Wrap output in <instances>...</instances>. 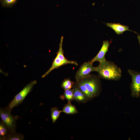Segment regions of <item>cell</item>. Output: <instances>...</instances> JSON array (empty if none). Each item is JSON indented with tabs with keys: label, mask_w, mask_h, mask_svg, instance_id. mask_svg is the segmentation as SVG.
Returning a JSON list of instances; mask_svg holds the SVG:
<instances>
[{
	"label": "cell",
	"mask_w": 140,
	"mask_h": 140,
	"mask_svg": "<svg viewBox=\"0 0 140 140\" xmlns=\"http://www.w3.org/2000/svg\"><path fill=\"white\" fill-rule=\"evenodd\" d=\"M95 71L99 78L108 80L117 81L122 76L121 68L113 62L106 60L99 62L96 67Z\"/></svg>",
	"instance_id": "1"
},
{
	"label": "cell",
	"mask_w": 140,
	"mask_h": 140,
	"mask_svg": "<svg viewBox=\"0 0 140 140\" xmlns=\"http://www.w3.org/2000/svg\"><path fill=\"white\" fill-rule=\"evenodd\" d=\"M64 37H61L59 45V50L57 55L53 60L52 65L49 69L42 76V78L45 77L54 69L57 68L64 65L71 64L78 65L77 62L75 61L69 60L65 57L62 48V44Z\"/></svg>",
	"instance_id": "2"
},
{
	"label": "cell",
	"mask_w": 140,
	"mask_h": 140,
	"mask_svg": "<svg viewBox=\"0 0 140 140\" xmlns=\"http://www.w3.org/2000/svg\"><path fill=\"white\" fill-rule=\"evenodd\" d=\"M79 80L85 86L93 98L99 95L101 91V85L99 79L97 76L90 74Z\"/></svg>",
	"instance_id": "3"
},
{
	"label": "cell",
	"mask_w": 140,
	"mask_h": 140,
	"mask_svg": "<svg viewBox=\"0 0 140 140\" xmlns=\"http://www.w3.org/2000/svg\"><path fill=\"white\" fill-rule=\"evenodd\" d=\"M11 110L8 107L5 108H1L0 116L2 121L12 132H15L16 122L18 116L12 115L11 114Z\"/></svg>",
	"instance_id": "4"
},
{
	"label": "cell",
	"mask_w": 140,
	"mask_h": 140,
	"mask_svg": "<svg viewBox=\"0 0 140 140\" xmlns=\"http://www.w3.org/2000/svg\"><path fill=\"white\" fill-rule=\"evenodd\" d=\"M37 83V81L34 80L31 81L25 87L15 96L9 105L8 107L12 109L21 103L30 92L33 86Z\"/></svg>",
	"instance_id": "5"
},
{
	"label": "cell",
	"mask_w": 140,
	"mask_h": 140,
	"mask_svg": "<svg viewBox=\"0 0 140 140\" xmlns=\"http://www.w3.org/2000/svg\"><path fill=\"white\" fill-rule=\"evenodd\" d=\"M128 72L132 79L130 86L131 95L133 97L138 98L140 96V72L130 69Z\"/></svg>",
	"instance_id": "6"
},
{
	"label": "cell",
	"mask_w": 140,
	"mask_h": 140,
	"mask_svg": "<svg viewBox=\"0 0 140 140\" xmlns=\"http://www.w3.org/2000/svg\"><path fill=\"white\" fill-rule=\"evenodd\" d=\"M95 70L96 67H94L90 61L84 62L76 73L75 78L76 81L86 77L92 72L95 71Z\"/></svg>",
	"instance_id": "7"
},
{
	"label": "cell",
	"mask_w": 140,
	"mask_h": 140,
	"mask_svg": "<svg viewBox=\"0 0 140 140\" xmlns=\"http://www.w3.org/2000/svg\"><path fill=\"white\" fill-rule=\"evenodd\" d=\"M110 45V43L108 40L103 41L99 52L96 56L89 61L90 62L93 64L94 62L96 61L101 62L106 61L105 56L108 51Z\"/></svg>",
	"instance_id": "8"
},
{
	"label": "cell",
	"mask_w": 140,
	"mask_h": 140,
	"mask_svg": "<svg viewBox=\"0 0 140 140\" xmlns=\"http://www.w3.org/2000/svg\"><path fill=\"white\" fill-rule=\"evenodd\" d=\"M106 26L112 29L117 34L120 35L126 31H130L137 33L136 32L129 29V27L126 25L117 23H106Z\"/></svg>",
	"instance_id": "9"
},
{
	"label": "cell",
	"mask_w": 140,
	"mask_h": 140,
	"mask_svg": "<svg viewBox=\"0 0 140 140\" xmlns=\"http://www.w3.org/2000/svg\"><path fill=\"white\" fill-rule=\"evenodd\" d=\"M74 99L80 103H85L89 100L85 94L75 85L72 89Z\"/></svg>",
	"instance_id": "10"
},
{
	"label": "cell",
	"mask_w": 140,
	"mask_h": 140,
	"mask_svg": "<svg viewBox=\"0 0 140 140\" xmlns=\"http://www.w3.org/2000/svg\"><path fill=\"white\" fill-rule=\"evenodd\" d=\"M62 111V112L68 114H73L78 113L75 107L71 103V101H68Z\"/></svg>",
	"instance_id": "11"
},
{
	"label": "cell",
	"mask_w": 140,
	"mask_h": 140,
	"mask_svg": "<svg viewBox=\"0 0 140 140\" xmlns=\"http://www.w3.org/2000/svg\"><path fill=\"white\" fill-rule=\"evenodd\" d=\"M75 85L85 94L89 100L93 98L92 95L87 90L85 86L80 80L76 81Z\"/></svg>",
	"instance_id": "12"
},
{
	"label": "cell",
	"mask_w": 140,
	"mask_h": 140,
	"mask_svg": "<svg viewBox=\"0 0 140 140\" xmlns=\"http://www.w3.org/2000/svg\"><path fill=\"white\" fill-rule=\"evenodd\" d=\"M11 132L9 128L2 121L0 123V139L3 140L4 138Z\"/></svg>",
	"instance_id": "13"
},
{
	"label": "cell",
	"mask_w": 140,
	"mask_h": 140,
	"mask_svg": "<svg viewBox=\"0 0 140 140\" xmlns=\"http://www.w3.org/2000/svg\"><path fill=\"white\" fill-rule=\"evenodd\" d=\"M60 97L62 100L66 99L68 101L71 102L74 100L72 89H65L63 94Z\"/></svg>",
	"instance_id": "14"
},
{
	"label": "cell",
	"mask_w": 140,
	"mask_h": 140,
	"mask_svg": "<svg viewBox=\"0 0 140 140\" xmlns=\"http://www.w3.org/2000/svg\"><path fill=\"white\" fill-rule=\"evenodd\" d=\"M24 138L23 135L15 132H11L6 136L3 140H22Z\"/></svg>",
	"instance_id": "15"
},
{
	"label": "cell",
	"mask_w": 140,
	"mask_h": 140,
	"mask_svg": "<svg viewBox=\"0 0 140 140\" xmlns=\"http://www.w3.org/2000/svg\"><path fill=\"white\" fill-rule=\"evenodd\" d=\"M51 118L53 123L56 122L62 111L60 110L56 107L52 108L51 110Z\"/></svg>",
	"instance_id": "16"
},
{
	"label": "cell",
	"mask_w": 140,
	"mask_h": 140,
	"mask_svg": "<svg viewBox=\"0 0 140 140\" xmlns=\"http://www.w3.org/2000/svg\"><path fill=\"white\" fill-rule=\"evenodd\" d=\"M74 82L71 80L70 79H65L62 82L61 84V87L65 89H71L74 86Z\"/></svg>",
	"instance_id": "17"
},
{
	"label": "cell",
	"mask_w": 140,
	"mask_h": 140,
	"mask_svg": "<svg viewBox=\"0 0 140 140\" xmlns=\"http://www.w3.org/2000/svg\"><path fill=\"white\" fill-rule=\"evenodd\" d=\"M17 0H3V3L5 5H9L15 3Z\"/></svg>",
	"instance_id": "18"
},
{
	"label": "cell",
	"mask_w": 140,
	"mask_h": 140,
	"mask_svg": "<svg viewBox=\"0 0 140 140\" xmlns=\"http://www.w3.org/2000/svg\"><path fill=\"white\" fill-rule=\"evenodd\" d=\"M137 37L139 43L140 45V35H138L137 36Z\"/></svg>",
	"instance_id": "19"
}]
</instances>
